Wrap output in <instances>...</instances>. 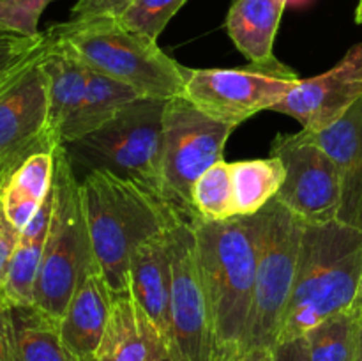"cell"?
I'll return each mask as SVG.
<instances>
[{
	"instance_id": "1",
	"label": "cell",
	"mask_w": 362,
	"mask_h": 361,
	"mask_svg": "<svg viewBox=\"0 0 362 361\" xmlns=\"http://www.w3.org/2000/svg\"><path fill=\"white\" fill-rule=\"evenodd\" d=\"M197 260L214 326L218 360L244 347L253 304L258 216L211 222L193 214Z\"/></svg>"
},
{
	"instance_id": "2",
	"label": "cell",
	"mask_w": 362,
	"mask_h": 361,
	"mask_svg": "<svg viewBox=\"0 0 362 361\" xmlns=\"http://www.w3.org/2000/svg\"><path fill=\"white\" fill-rule=\"evenodd\" d=\"M92 253L112 294L129 287L134 248L172 223L179 209L161 195L108 170H90L80 180Z\"/></svg>"
},
{
	"instance_id": "3",
	"label": "cell",
	"mask_w": 362,
	"mask_h": 361,
	"mask_svg": "<svg viewBox=\"0 0 362 361\" xmlns=\"http://www.w3.org/2000/svg\"><path fill=\"white\" fill-rule=\"evenodd\" d=\"M362 275V229L341 222L304 225L296 280L279 340L304 336L331 315L354 308Z\"/></svg>"
},
{
	"instance_id": "4",
	"label": "cell",
	"mask_w": 362,
	"mask_h": 361,
	"mask_svg": "<svg viewBox=\"0 0 362 361\" xmlns=\"http://www.w3.org/2000/svg\"><path fill=\"white\" fill-rule=\"evenodd\" d=\"M46 30L87 69L127 85L140 98L168 101L182 96L186 67L163 52L156 39L131 30L119 18H71Z\"/></svg>"
},
{
	"instance_id": "5",
	"label": "cell",
	"mask_w": 362,
	"mask_h": 361,
	"mask_svg": "<svg viewBox=\"0 0 362 361\" xmlns=\"http://www.w3.org/2000/svg\"><path fill=\"white\" fill-rule=\"evenodd\" d=\"M53 207L34 304L60 319L85 269L95 262L81 202L80 179L64 144L53 149Z\"/></svg>"
},
{
	"instance_id": "6",
	"label": "cell",
	"mask_w": 362,
	"mask_h": 361,
	"mask_svg": "<svg viewBox=\"0 0 362 361\" xmlns=\"http://www.w3.org/2000/svg\"><path fill=\"white\" fill-rule=\"evenodd\" d=\"M166 101L140 98L99 130L66 145L73 166L108 170L163 197V115ZM165 198V197H163Z\"/></svg>"
},
{
	"instance_id": "7",
	"label": "cell",
	"mask_w": 362,
	"mask_h": 361,
	"mask_svg": "<svg viewBox=\"0 0 362 361\" xmlns=\"http://www.w3.org/2000/svg\"><path fill=\"white\" fill-rule=\"evenodd\" d=\"M257 216V273L243 349L272 347L278 340L283 314L293 289L300 239L306 225L276 198Z\"/></svg>"
},
{
	"instance_id": "8",
	"label": "cell",
	"mask_w": 362,
	"mask_h": 361,
	"mask_svg": "<svg viewBox=\"0 0 362 361\" xmlns=\"http://www.w3.org/2000/svg\"><path fill=\"white\" fill-rule=\"evenodd\" d=\"M299 80L297 71L276 57L237 69L186 67L182 98L211 119L237 127L250 117L274 108Z\"/></svg>"
},
{
	"instance_id": "9",
	"label": "cell",
	"mask_w": 362,
	"mask_h": 361,
	"mask_svg": "<svg viewBox=\"0 0 362 361\" xmlns=\"http://www.w3.org/2000/svg\"><path fill=\"white\" fill-rule=\"evenodd\" d=\"M166 237L172 264L166 336L170 357L172 361H219L189 216L177 211L166 229Z\"/></svg>"
},
{
	"instance_id": "10",
	"label": "cell",
	"mask_w": 362,
	"mask_h": 361,
	"mask_svg": "<svg viewBox=\"0 0 362 361\" xmlns=\"http://www.w3.org/2000/svg\"><path fill=\"white\" fill-rule=\"evenodd\" d=\"M235 130L205 115L179 96L166 101L163 115V197L193 216L191 191L212 165L225 159V145Z\"/></svg>"
},
{
	"instance_id": "11",
	"label": "cell",
	"mask_w": 362,
	"mask_h": 361,
	"mask_svg": "<svg viewBox=\"0 0 362 361\" xmlns=\"http://www.w3.org/2000/svg\"><path fill=\"white\" fill-rule=\"evenodd\" d=\"M271 156L281 159L285 180L276 200L306 225H324L338 219L341 205L339 173L313 133L278 134L272 140Z\"/></svg>"
},
{
	"instance_id": "12",
	"label": "cell",
	"mask_w": 362,
	"mask_h": 361,
	"mask_svg": "<svg viewBox=\"0 0 362 361\" xmlns=\"http://www.w3.org/2000/svg\"><path fill=\"white\" fill-rule=\"evenodd\" d=\"M46 48L0 91V183L32 154L59 145L48 119V80L41 64Z\"/></svg>"
},
{
	"instance_id": "13",
	"label": "cell",
	"mask_w": 362,
	"mask_h": 361,
	"mask_svg": "<svg viewBox=\"0 0 362 361\" xmlns=\"http://www.w3.org/2000/svg\"><path fill=\"white\" fill-rule=\"evenodd\" d=\"M362 98V45L318 76L300 78L272 112L285 113L300 122L303 130L318 133L338 122Z\"/></svg>"
},
{
	"instance_id": "14",
	"label": "cell",
	"mask_w": 362,
	"mask_h": 361,
	"mask_svg": "<svg viewBox=\"0 0 362 361\" xmlns=\"http://www.w3.org/2000/svg\"><path fill=\"white\" fill-rule=\"evenodd\" d=\"M313 137L338 168L341 183L338 222L362 229V98L338 122Z\"/></svg>"
},
{
	"instance_id": "15",
	"label": "cell",
	"mask_w": 362,
	"mask_h": 361,
	"mask_svg": "<svg viewBox=\"0 0 362 361\" xmlns=\"http://www.w3.org/2000/svg\"><path fill=\"white\" fill-rule=\"evenodd\" d=\"M168 349L166 338L134 299L127 287L112 294V308L105 335L98 347L101 361H148Z\"/></svg>"
},
{
	"instance_id": "16",
	"label": "cell",
	"mask_w": 362,
	"mask_h": 361,
	"mask_svg": "<svg viewBox=\"0 0 362 361\" xmlns=\"http://www.w3.org/2000/svg\"><path fill=\"white\" fill-rule=\"evenodd\" d=\"M112 308V290L98 260L83 271L60 317V336L74 354H95L105 335Z\"/></svg>"
},
{
	"instance_id": "17",
	"label": "cell",
	"mask_w": 362,
	"mask_h": 361,
	"mask_svg": "<svg viewBox=\"0 0 362 361\" xmlns=\"http://www.w3.org/2000/svg\"><path fill=\"white\" fill-rule=\"evenodd\" d=\"M166 229L147 237L134 248L129 260V275H127L129 290L133 292L134 299L140 303L165 338L168 336L170 287H172V264H170Z\"/></svg>"
},
{
	"instance_id": "18",
	"label": "cell",
	"mask_w": 362,
	"mask_h": 361,
	"mask_svg": "<svg viewBox=\"0 0 362 361\" xmlns=\"http://www.w3.org/2000/svg\"><path fill=\"white\" fill-rule=\"evenodd\" d=\"M48 34V48L42 55V69L48 80V119L49 130L60 144V134L76 115L85 98L88 69L73 55L60 48Z\"/></svg>"
},
{
	"instance_id": "19",
	"label": "cell",
	"mask_w": 362,
	"mask_h": 361,
	"mask_svg": "<svg viewBox=\"0 0 362 361\" xmlns=\"http://www.w3.org/2000/svg\"><path fill=\"white\" fill-rule=\"evenodd\" d=\"M288 0H233L226 32L250 62L274 57V39Z\"/></svg>"
},
{
	"instance_id": "20",
	"label": "cell",
	"mask_w": 362,
	"mask_h": 361,
	"mask_svg": "<svg viewBox=\"0 0 362 361\" xmlns=\"http://www.w3.org/2000/svg\"><path fill=\"white\" fill-rule=\"evenodd\" d=\"M53 193L42 202L34 218L27 223L18 237L9 269H7L6 289L7 297L13 304H34V290L45 253L46 236H48L49 219H52Z\"/></svg>"
},
{
	"instance_id": "21",
	"label": "cell",
	"mask_w": 362,
	"mask_h": 361,
	"mask_svg": "<svg viewBox=\"0 0 362 361\" xmlns=\"http://www.w3.org/2000/svg\"><path fill=\"white\" fill-rule=\"evenodd\" d=\"M53 183V151L32 154L0 186V200L9 222L23 230L48 198Z\"/></svg>"
},
{
	"instance_id": "22",
	"label": "cell",
	"mask_w": 362,
	"mask_h": 361,
	"mask_svg": "<svg viewBox=\"0 0 362 361\" xmlns=\"http://www.w3.org/2000/svg\"><path fill=\"white\" fill-rule=\"evenodd\" d=\"M140 96L127 85L88 69V84L81 106L60 134V144L69 145L108 122L112 117Z\"/></svg>"
},
{
	"instance_id": "23",
	"label": "cell",
	"mask_w": 362,
	"mask_h": 361,
	"mask_svg": "<svg viewBox=\"0 0 362 361\" xmlns=\"http://www.w3.org/2000/svg\"><path fill=\"white\" fill-rule=\"evenodd\" d=\"M16 361H69L60 336V319L35 304H13Z\"/></svg>"
},
{
	"instance_id": "24",
	"label": "cell",
	"mask_w": 362,
	"mask_h": 361,
	"mask_svg": "<svg viewBox=\"0 0 362 361\" xmlns=\"http://www.w3.org/2000/svg\"><path fill=\"white\" fill-rule=\"evenodd\" d=\"M230 172L235 216L258 214L269 202L274 200L285 180V166L276 156L230 163Z\"/></svg>"
},
{
	"instance_id": "25",
	"label": "cell",
	"mask_w": 362,
	"mask_h": 361,
	"mask_svg": "<svg viewBox=\"0 0 362 361\" xmlns=\"http://www.w3.org/2000/svg\"><path fill=\"white\" fill-rule=\"evenodd\" d=\"M361 311L349 308L318 322L306 333L311 361H356Z\"/></svg>"
},
{
	"instance_id": "26",
	"label": "cell",
	"mask_w": 362,
	"mask_h": 361,
	"mask_svg": "<svg viewBox=\"0 0 362 361\" xmlns=\"http://www.w3.org/2000/svg\"><path fill=\"white\" fill-rule=\"evenodd\" d=\"M194 214L211 222H223L235 216V198L230 163L225 159L200 176L191 191Z\"/></svg>"
},
{
	"instance_id": "27",
	"label": "cell",
	"mask_w": 362,
	"mask_h": 361,
	"mask_svg": "<svg viewBox=\"0 0 362 361\" xmlns=\"http://www.w3.org/2000/svg\"><path fill=\"white\" fill-rule=\"evenodd\" d=\"M186 2L187 0H133L119 20L131 30L158 41L170 20Z\"/></svg>"
},
{
	"instance_id": "28",
	"label": "cell",
	"mask_w": 362,
	"mask_h": 361,
	"mask_svg": "<svg viewBox=\"0 0 362 361\" xmlns=\"http://www.w3.org/2000/svg\"><path fill=\"white\" fill-rule=\"evenodd\" d=\"M48 45V34L41 32L35 38L0 32V91L34 60Z\"/></svg>"
},
{
	"instance_id": "29",
	"label": "cell",
	"mask_w": 362,
	"mask_h": 361,
	"mask_svg": "<svg viewBox=\"0 0 362 361\" xmlns=\"http://www.w3.org/2000/svg\"><path fill=\"white\" fill-rule=\"evenodd\" d=\"M52 0H0V32L35 38L39 18Z\"/></svg>"
},
{
	"instance_id": "30",
	"label": "cell",
	"mask_w": 362,
	"mask_h": 361,
	"mask_svg": "<svg viewBox=\"0 0 362 361\" xmlns=\"http://www.w3.org/2000/svg\"><path fill=\"white\" fill-rule=\"evenodd\" d=\"M0 361H16L13 303L7 297L4 285H0Z\"/></svg>"
},
{
	"instance_id": "31",
	"label": "cell",
	"mask_w": 362,
	"mask_h": 361,
	"mask_svg": "<svg viewBox=\"0 0 362 361\" xmlns=\"http://www.w3.org/2000/svg\"><path fill=\"white\" fill-rule=\"evenodd\" d=\"M131 2L133 0H78L73 9H71V18H119Z\"/></svg>"
},
{
	"instance_id": "32",
	"label": "cell",
	"mask_w": 362,
	"mask_h": 361,
	"mask_svg": "<svg viewBox=\"0 0 362 361\" xmlns=\"http://www.w3.org/2000/svg\"><path fill=\"white\" fill-rule=\"evenodd\" d=\"M2 186V183H0ZM18 237H20V230L9 222L2 207V200H0V285H4L7 276V269H9L11 258H13L14 248H16Z\"/></svg>"
},
{
	"instance_id": "33",
	"label": "cell",
	"mask_w": 362,
	"mask_h": 361,
	"mask_svg": "<svg viewBox=\"0 0 362 361\" xmlns=\"http://www.w3.org/2000/svg\"><path fill=\"white\" fill-rule=\"evenodd\" d=\"M272 361H311L306 336L276 342L272 345Z\"/></svg>"
},
{
	"instance_id": "34",
	"label": "cell",
	"mask_w": 362,
	"mask_h": 361,
	"mask_svg": "<svg viewBox=\"0 0 362 361\" xmlns=\"http://www.w3.org/2000/svg\"><path fill=\"white\" fill-rule=\"evenodd\" d=\"M223 361H272V347H250L237 350Z\"/></svg>"
},
{
	"instance_id": "35",
	"label": "cell",
	"mask_w": 362,
	"mask_h": 361,
	"mask_svg": "<svg viewBox=\"0 0 362 361\" xmlns=\"http://www.w3.org/2000/svg\"><path fill=\"white\" fill-rule=\"evenodd\" d=\"M67 356H69V361H101L98 354H74L67 350Z\"/></svg>"
},
{
	"instance_id": "36",
	"label": "cell",
	"mask_w": 362,
	"mask_h": 361,
	"mask_svg": "<svg viewBox=\"0 0 362 361\" xmlns=\"http://www.w3.org/2000/svg\"><path fill=\"white\" fill-rule=\"evenodd\" d=\"M356 361H362V314H361V322H359V335H357Z\"/></svg>"
},
{
	"instance_id": "37",
	"label": "cell",
	"mask_w": 362,
	"mask_h": 361,
	"mask_svg": "<svg viewBox=\"0 0 362 361\" xmlns=\"http://www.w3.org/2000/svg\"><path fill=\"white\" fill-rule=\"evenodd\" d=\"M148 361H172V357H170L168 349H166V350H161V353L154 354V356H152Z\"/></svg>"
},
{
	"instance_id": "38",
	"label": "cell",
	"mask_w": 362,
	"mask_h": 361,
	"mask_svg": "<svg viewBox=\"0 0 362 361\" xmlns=\"http://www.w3.org/2000/svg\"><path fill=\"white\" fill-rule=\"evenodd\" d=\"M354 308L356 310H359L362 314V275H361V285H359V292H357V299H356V304H354Z\"/></svg>"
},
{
	"instance_id": "39",
	"label": "cell",
	"mask_w": 362,
	"mask_h": 361,
	"mask_svg": "<svg viewBox=\"0 0 362 361\" xmlns=\"http://www.w3.org/2000/svg\"><path fill=\"white\" fill-rule=\"evenodd\" d=\"M356 21H357V23H362V0H359V6H357Z\"/></svg>"
}]
</instances>
